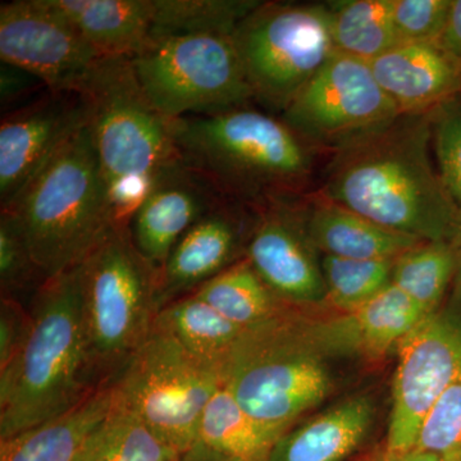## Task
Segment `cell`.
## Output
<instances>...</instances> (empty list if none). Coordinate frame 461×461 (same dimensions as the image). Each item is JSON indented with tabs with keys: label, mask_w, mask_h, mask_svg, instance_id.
<instances>
[{
	"label": "cell",
	"mask_w": 461,
	"mask_h": 461,
	"mask_svg": "<svg viewBox=\"0 0 461 461\" xmlns=\"http://www.w3.org/2000/svg\"><path fill=\"white\" fill-rule=\"evenodd\" d=\"M312 244L324 256L346 259H397L421 240L403 235L324 196L321 191L300 199Z\"/></svg>",
	"instance_id": "20"
},
{
	"label": "cell",
	"mask_w": 461,
	"mask_h": 461,
	"mask_svg": "<svg viewBox=\"0 0 461 461\" xmlns=\"http://www.w3.org/2000/svg\"><path fill=\"white\" fill-rule=\"evenodd\" d=\"M384 461H441L433 454L426 451L411 450L399 456L384 457Z\"/></svg>",
	"instance_id": "40"
},
{
	"label": "cell",
	"mask_w": 461,
	"mask_h": 461,
	"mask_svg": "<svg viewBox=\"0 0 461 461\" xmlns=\"http://www.w3.org/2000/svg\"><path fill=\"white\" fill-rule=\"evenodd\" d=\"M453 0H393V21L400 42H438Z\"/></svg>",
	"instance_id": "35"
},
{
	"label": "cell",
	"mask_w": 461,
	"mask_h": 461,
	"mask_svg": "<svg viewBox=\"0 0 461 461\" xmlns=\"http://www.w3.org/2000/svg\"><path fill=\"white\" fill-rule=\"evenodd\" d=\"M430 127L437 171L461 214V96L430 112Z\"/></svg>",
	"instance_id": "33"
},
{
	"label": "cell",
	"mask_w": 461,
	"mask_h": 461,
	"mask_svg": "<svg viewBox=\"0 0 461 461\" xmlns=\"http://www.w3.org/2000/svg\"><path fill=\"white\" fill-rule=\"evenodd\" d=\"M257 208L222 199L178 240L162 271L163 306L195 293L232 264L247 257Z\"/></svg>",
	"instance_id": "16"
},
{
	"label": "cell",
	"mask_w": 461,
	"mask_h": 461,
	"mask_svg": "<svg viewBox=\"0 0 461 461\" xmlns=\"http://www.w3.org/2000/svg\"><path fill=\"white\" fill-rule=\"evenodd\" d=\"M131 63L145 96L168 120L222 113L254 100L232 35L159 39Z\"/></svg>",
	"instance_id": "9"
},
{
	"label": "cell",
	"mask_w": 461,
	"mask_h": 461,
	"mask_svg": "<svg viewBox=\"0 0 461 461\" xmlns=\"http://www.w3.org/2000/svg\"><path fill=\"white\" fill-rule=\"evenodd\" d=\"M85 324L100 384L121 371L153 332L163 308L160 272L112 227L81 263Z\"/></svg>",
	"instance_id": "7"
},
{
	"label": "cell",
	"mask_w": 461,
	"mask_h": 461,
	"mask_svg": "<svg viewBox=\"0 0 461 461\" xmlns=\"http://www.w3.org/2000/svg\"><path fill=\"white\" fill-rule=\"evenodd\" d=\"M295 308L245 330L222 372L223 386L275 444L333 386L329 354Z\"/></svg>",
	"instance_id": "5"
},
{
	"label": "cell",
	"mask_w": 461,
	"mask_h": 461,
	"mask_svg": "<svg viewBox=\"0 0 461 461\" xmlns=\"http://www.w3.org/2000/svg\"><path fill=\"white\" fill-rule=\"evenodd\" d=\"M184 461H226L218 457L217 455L209 453L205 448L194 446L193 448L184 455Z\"/></svg>",
	"instance_id": "41"
},
{
	"label": "cell",
	"mask_w": 461,
	"mask_h": 461,
	"mask_svg": "<svg viewBox=\"0 0 461 461\" xmlns=\"http://www.w3.org/2000/svg\"><path fill=\"white\" fill-rule=\"evenodd\" d=\"M23 348L0 371V441L74 408L100 382L85 324L81 264L36 290Z\"/></svg>",
	"instance_id": "2"
},
{
	"label": "cell",
	"mask_w": 461,
	"mask_h": 461,
	"mask_svg": "<svg viewBox=\"0 0 461 461\" xmlns=\"http://www.w3.org/2000/svg\"><path fill=\"white\" fill-rule=\"evenodd\" d=\"M327 5L338 53L371 63L399 44L393 0H341Z\"/></svg>",
	"instance_id": "26"
},
{
	"label": "cell",
	"mask_w": 461,
	"mask_h": 461,
	"mask_svg": "<svg viewBox=\"0 0 461 461\" xmlns=\"http://www.w3.org/2000/svg\"><path fill=\"white\" fill-rule=\"evenodd\" d=\"M395 260L324 256L321 262L326 282L324 302L341 313L355 311L393 284Z\"/></svg>",
	"instance_id": "31"
},
{
	"label": "cell",
	"mask_w": 461,
	"mask_h": 461,
	"mask_svg": "<svg viewBox=\"0 0 461 461\" xmlns=\"http://www.w3.org/2000/svg\"><path fill=\"white\" fill-rule=\"evenodd\" d=\"M273 445L229 388L221 387L206 403L195 446L226 461H268Z\"/></svg>",
	"instance_id": "25"
},
{
	"label": "cell",
	"mask_w": 461,
	"mask_h": 461,
	"mask_svg": "<svg viewBox=\"0 0 461 461\" xmlns=\"http://www.w3.org/2000/svg\"><path fill=\"white\" fill-rule=\"evenodd\" d=\"M456 269L454 239L423 241L395 260L393 284L427 315L442 308Z\"/></svg>",
	"instance_id": "29"
},
{
	"label": "cell",
	"mask_w": 461,
	"mask_h": 461,
	"mask_svg": "<svg viewBox=\"0 0 461 461\" xmlns=\"http://www.w3.org/2000/svg\"><path fill=\"white\" fill-rule=\"evenodd\" d=\"M167 461H184V456L172 457V459H168Z\"/></svg>",
	"instance_id": "42"
},
{
	"label": "cell",
	"mask_w": 461,
	"mask_h": 461,
	"mask_svg": "<svg viewBox=\"0 0 461 461\" xmlns=\"http://www.w3.org/2000/svg\"><path fill=\"white\" fill-rule=\"evenodd\" d=\"M47 281L33 260L16 214L0 212V286L2 295L17 297L33 284Z\"/></svg>",
	"instance_id": "32"
},
{
	"label": "cell",
	"mask_w": 461,
	"mask_h": 461,
	"mask_svg": "<svg viewBox=\"0 0 461 461\" xmlns=\"http://www.w3.org/2000/svg\"><path fill=\"white\" fill-rule=\"evenodd\" d=\"M114 402L109 379L74 408L0 441V461H75L91 433L111 414Z\"/></svg>",
	"instance_id": "22"
},
{
	"label": "cell",
	"mask_w": 461,
	"mask_h": 461,
	"mask_svg": "<svg viewBox=\"0 0 461 461\" xmlns=\"http://www.w3.org/2000/svg\"><path fill=\"white\" fill-rule=\"evenodd\" d=\"M222 196L198 172L177 160L157 176L129 224L132 244L158 271L184 233Z\"/></svg>",
	"instance_id": "17"
},
{
	"label": "cell",
	"mask_w": 461,
	"mask_h": 461,
	"mask_svg": "<svg viewBox=\"0 0 461 461\" xmlns=\"http://www.w3.org/2000/svg\"><path fill=\"white\" fill-rule=\"evenodd\" d=\"M182 162L224 199L259 208L304 196L313 148L281 117L249 107L173 121Z\"/></svg>",
	"instance_id": "3"
},
{
	"label": "cell",
	"mask_w": 461,
	"mask_h": 461,
	"mask_svg": "<svg viewBox=\"0 0 461 461\" xmlns=\"http://www.w3.org/2000/svg\"><path fill=\"white\" fill-rule=\"evenodd\" d=\"M260 5L259 0H153L150 41L199 33L232 35Z\"/></svg>",
	"instance_id": "30"
},
{
	"label": "cell",
	"mask_w": 461,
	"mask_h": 461,
	"mask_svg": "<svg viewBox=\"0 0 461 461\" xmlns=\"http://www.w3.org/2000/svg\"><path fill=\"white\" fill-rule=\"evenodd\" d=\"M102 58L50 0L0 7V59L38 76L51 91L81 94Z\"/></svg>",
	"instance_id": "13"
},
{
	"label": "cell",
	"mask_w": 461,
	"mask_h": 461,
	"mask_svg": "<svg viewBox=\"0 0 461 461\" xmlns=\"http://www.w3.org/2000/svg\"><path fill=\"white\" fill-rule=\"evenodd\" d=\"M438 42L461 59V0H453L444 35Z\"/></svg>",
	"instance_id": "38"
},
{
	"label": "cell",
	"mask_w": 461,
	"mask_h": 461,
	"mask_svg": "<svg viewBox=\"0 0 461 461\" xmlns=\"http://www.w3.org/2000/svg\"><path fill=\"white\" fill-rule=\"evenodd\" d=\"M176 456L180 455L115 397L111 414L91 433L75 461H167Z\"/></svg>",
	"instance_id": "28"
},
{
	"label": "cell",
	"mask_w": 461,
	"mask_h": 461,
	"mask_svg": "<svg viewBox=\"0 0 461 461\" xmlns=\"http://www.w3.org/2000/svg\"><path fill=\"white\" fill-rule=\"evenodd\" d=\"M81 94L47 90L2 115L0 205L11 209L60 148L87 123Z\"/></svg>",
	"instance_id": "14"
},
{
	"label": "cell",
	"mask_w": 461,
	"mask_h": 461,
	"mask_svg": "<svg viewBox=\"0 0 461 461\" xmlns=\"http://www.w3.org/2000/svg\"><path fill=\"white\" fill-rule=\"evenodd\" d=\"M232 39L254 100L280 113L336 53L327 3L262 2Z\"/></svg>",
	"instance_id": "8"
},
{
	"label": "cell",
	"mask_w": 461,
	"mask_h": 461,
	"mask_svg": "<svg viewBox=\"0 0 461 461\" xmlns=\"http://www.w3.org/2000/svg\"><path fill=\"white\" fill-rule=\"evenodd\" d=\"M369 66L402 114L429 113L461 96V59L439 42H399Z\"/></svg>",
	"instance_id": "18"
},
{
	"label": "cell",
	"mask_w": 461,
	"mask_h": 461,
	"mask_svg": "<svg viewBox=\"0 0 461 461\" xmlns=\"http://www.w3.org/2000/svg\"><path fill=\"white\" fill-rule=\"evenodd\" d=\"M112 384L118 402L184 456L195 446L203 411L223 386V378L154 327Z\"/></svg>",
	"instance_id": "10"
},
{
	"label": "cell",
	"mask_w": 461,
	"mask_h": 461,
	"mask_svg": "<svg viewBox=\"0 0 461 461\" xmlns=\"http://www.w3.org/2000/svg\"><path fill=\"white\" fill-rule=\"evenodd\" d=\"M195 294L242 330L271 320L290 305L264 284L247 257L206 282Z\"/></svg>",
	"instance_id": "27"
},
{
	"label": "cell",
	"mask_w": 461,
	"mask_h": 461,
	"mask_svg": "<svg viewBox=\"0 0 461 461\" xmlns=\"http://www.w3.org/2000/svg\"><path fill=\"white\" fill-rule=\"evenodd\" d=\"M456 249V269H455L453 284H451V295L446 308L461 315V229L454 239Z\"/></svg>",
	"instance_id": "39"
},
{
	"label": "cell",
	"mask_w": 461,
	"mask_h": 461,
	"mask_svg": "<svg viewBox=\"0 0 461 461\" xmlns=\"http://www.w3.org/2000/svg\"><path fill=\"white\" fill-rule=\"evenodd\" d=\"M154 327L168 333L187 353L221 375L245 330L226 320L195 293L163 306Z\"/></svg>",
	"instance_id": "24"
},
{
	"label": "cell",
	"mask_w": 461,
	"mask_h": 461,
	"mask_svg": "<svg viewBox=\"0 0 461 461\" xmlns=\"http://www.w3.org/2000/svg\"><path fill=\"white\" fill-rule=\"evenodd\" d=\"M402 114L369 63L336 51L281 118L309 147L335 153Z\"/></svg>",
	"instance_id": "11"
},
{
	"label": "cell",
	"mask_w": 461,
	"mask_h": 461,
	"mask_svg": "<svg viewBox=\"0 0 461 461\" xmlns=\"http://www.w3.org/2000/svg\"><path fill=\"white\" fill-rule=\"evenodd\" d=\"M81 95L107 186L112 226L130 221L167 166L177 160L173 121L160 114L142 91L131 58L103 57Z\"/></svg>",
	"instance_id": "4"
},
{
	"label": "cell",
	"mask_w": 461,
	"mask_h": 461,
	"mask_svg": "<svg viewBox=\"0 0 461 461\" xmlns=\"http://www.w3.org/2000/svg\"><path fill=\"white\" fill-rule=\"evenodd\" d=\"M397 354L384 457L411 451L433 406L461 381V315L446 306L427 315Z\"/></svg>",
	"instance_id": "12"
},
{
	"label": "cell",
	"mask_w": 461,
	"mask_h": 461,
	"mask_svg": "<svg viewBox=\"0 0 461 461\" xmlns=\"http://www.w3.org/2000/svg\"><path fill=\"white\" fill-rule=\"evenodd\" d=\"M5 211L20 221L45 280L80 266L112 229L107 186L85 124Z\"/></svg>",
	"instance_id": "6"
},
{
	"label": "cell",
	"mask_w": 461,
	"mask_h": 461,
	"mask_svg": "<svg viewBox=\"0 0 461 461\" xmlns=\"http://www.w3.org/2000/svg\"><path fill=\"white\" fill-rule=\"evenodd\" d=\"M32 312L17 297L2 295L0 302V371L7 368L25 344Z\"/></svg>",
	"instance_id": "36"
},
{
	"label": "cell",
	"mask_w": 461,
	"mask_h": 461,
	"mask_svg": "<svg viewBox=\"0 0 461 461\" xmlns=\"http://www.w3.org/2000/svg\"><path fill=\"white\" fill-rule=\"evenodd\" d=\"M373 420L371 397H350L285 433L268 461H344L363 444Z\"/></svg>",
	"instance_id": "21"
},
{
	"label": "cell",
	"mask_w": 461,
	"mask_h": 461,
	"mask_svg": "<svg viewBox=\"0 0 461 461\" xmlns=\"http://www.w3.org/2000/svg\"><path fill=\"white\" fill-rule=\"evenodd\" d=\"M300 199L280 200L257 208L247 258L273 293L290 305L326 300L318 251L306 233Z\"/></svg>",
	"instance_id": "15"
},
{
	"label": "cell",
	"mask_w": 461,
	"mask_h": 461,
	"mask_svg": "<svg viewBox=\"0 0 461 461\" xmlns=\"http://www.w3.org/2000/svg\"><path fill=\"white\" fill-rule=\"evenodd\" d=\"M427 314L393 284L353 312L312 321V332L329 355L355 354L369 359L397 348Z\"/></svg>",
	"instance_id": "19"
},
{
	"label": "cell",
	"mask_w": 461,
	"mask_h": 461,
	"mask_svg": "<svg viewBox=\"0 0 461 461\" xmlns=\"http://www.w3.org/2000/svg\"><path fill=\"white\" fill-rule=\"evenodd\" d=\"M429 113L402 114L339 149L327 167L324 196L421 241L453 240L461 214L432 160Z\"/></svg>",
	"instance_id": "1"
},
{
	"label": "cell",
	"mask_w": 461,
	"mask_h": 461,
	"mask_svg": "<svg viewBox=\"0 0 461 461\" xmlns=\"http://www.w3.org/2000/svg\"><path fill=\"white\" fill-rule=\"evenodd\" d=\"M102 57L132 58L150 42L153 0H50Z\"/></svg>",
	"instance_id": "23"
},
{
	"label": "cell",
	"mask_w": 461,
	"mask_h": 461,
	"mask_svg": "<svg viewBox=\"0 0 461 461\" xmlns=\"http://www.w3.org/2000/svg\"><path fill=\"white\" fill-rule=\"evenodd\" d=\"M50 90L38 76L21 67L2 62L0 65V107L3 114L23 107Z\"/></svg>",
	"instance_id": "37"
},
{
	"label": "cell",
	"mask_w": 461,
	"mask_h": 461,
	"mask_svg": "<svg viewBox=\"0 0 461 461\" xmlns=\"http://www.w3.org/2000/svg\"><path fill=\"white\" fill-rule=\"evenodd\" d=\"M412 450L426 451L441 461H461V381L433 406Z\"/></svg>",
	"instance_id": "34"
}]
</instances>
